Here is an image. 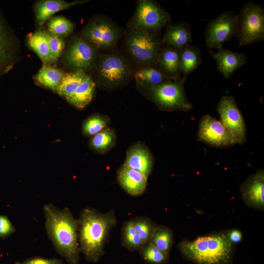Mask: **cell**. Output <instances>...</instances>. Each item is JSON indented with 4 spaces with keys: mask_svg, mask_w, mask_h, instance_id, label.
Masks as SVG:
<instances>
[{
    "mask_svg": "<svg viewBox=\"0 0 264 264\" xmlns=\"http://www.w3.org/2000/svg\"><path fill=\"white\" fill-rule=\"evenodd\" d=\"M198 140L216 147H230L234 138L220 121L209 114L201 118L198 134Z\"/></svg>",
    "mask_w": 264,
    "mask_h": 264,
    "instance_id": "obj_13",
    "label": "cell"
},
{
    "mask_svg": "<svg viewBox=\"0 0 264 264\" xmlns=\"http://www.w3.org/2000/svg\"><path fill=\"white\" fill-rule=\"evenodd\" d=\"M227 235L230 242L234 245L241 242L242 239V234L238 229H234L227 230Z\"/></svg>",
    "mask_w": 264,
    "mask_h": 264,
    "instance_id": "obj_37",
    "label": "cell"
},
{
    "mask_svg": "<svg viewBox=\"0 0 264 264\" xmlns=\"http://www.w3.org/2000/svg\"><path fill=\"white\" fill-rule=\"evenodd\" d=\"M47 36L52 64L58 61L65 47V41L48 31H46Z\"/></svg>",
    "mask_w": 264,
    "mask_h": 264,
    "instance_id": "obj_35",
    "label": "cell"
},
{
    "mask_svg": "<svg viewBox=\"0 0 264 264\" xmlns=\"http://www.w3.org/2000/svg\"><path fill=\"white\" fill-rule=\"evenodd\" d=\"M109 119L105 115L96 114L87 119L83 125V132L87 136L94 135L107 128Z\"/></svg>",
    "mask_w": 264,
    "mask_h": 264,
    "instance_id": "obj_33",
    "label": "cell"
},
{
    "mask_svg": "<svg viewBox=\"0 0 264 264\" xmlns=\"http://www.w3.org/2000/svg\"><path fill=\"white\" fill-rule=\"evenodd\" d=\"M192 40V33L188 24L180 22L169 26L162 41L168 46L181 49L191 43Z\"/></svg>",
    "mask_w": 264,
    "mask_h": 264,
    "instance_id": "obj_20",
    "label": "cell"
},
{
    "mask_svg": "<svg viewBox=\"0 0 264 264\" xmlns=\"http://www.w3.org/2000/svg\"><path fill=\"white\" fill-rule=\"evenodd\" d=\"M47 233L56 251L69 264L79 263V220L68 208L59 209L52 204L44 207Z\"/></svg>",
    "mask_w": 264,
    "mask_h": 264,
    "instance_id": "obj_1",
    "label": "cell"
},
{
    "mask_svg": "<svg viewBox=\"0 0 264 264\" xmlns=\"http://www.w3.org/2000/svg\"><path fill=\"white\" fill-rule=\"evenodd\" d=\"M65 72L49 65L43 64L34 76L35 81L42 86L53 91H56Z\"/></svg>",
    "mask_w": 264,
    "mask_h": 264,
    "instance_id": "obj_23",
    "label": "cell"
},
{
    "mask_svg": "<svg viewBox=\"0 0 264 264\" xmlns=\"http://www.w3.org/2000/svg\"><path fill=\"white\" fill-rule=\"evenodd\" d=\"M52 260L43 258H35L29 260L22 264H51Z\"/></svg>",
    "mask_w": 264,
    "mask_h": 264,
    "instance_id": "obj_38",
    "label": "cell"
},
{
    "mask_svg": "<svg viewBox=\"0 0 264 264\" xmlns=\"http://www.w3.org/2000/svg\"><path fill=\"white\" fill-rule=\"evenodd\" d=\"M185 80H169L157 86L144 88L149 98L160 109L187 112L193 108V106L186 96Z\"/></svg>",
    "mask_w": 264,
    "mask_h": 264,
    "instance_id": "obj_4",
    "label": "cell"
},
{
    "mask_svg": "<svg viewBox=\"0 0 264 264\" xmlns=\"http://www.w3.org/2000/svg\"><path fill=\"white\" fill-rule=\"evenodd\" d=\"M51 264H62L61 261L57 259H52Z\"/></svg>",
    "mask_w": 264,
    "mask_h": 264,
    "instance_id": "obj_39",
    "label": "cell"
},
{
    "mask_svg": "<svg viewBox=\"0 0 264 264\" xmlns=\"http://www.w3.org/2000/svg\"><path fill=\"white\" fill-rule=\"evenodd\" d=\"M241 191L242 199L246 206L257 210H264V170H259L247 178L242 184Z\"/></svg>",
    "mask_w": 264,
    "mask_h": 264,
    "instance_id": "obj_14",
    "label": "cell"
},
{
    "mask_svg": "<svg viewBox=\"0 0 264 264\" xmlns=\"http://www.w3.org/2000/svg\"><path fill=\"white\" fill-rule=\"evenodd\" d=\"M0 20V74L9 66L12 57V41Z\"/></svg>",
    "mask_w": 264,
    "mask_h": 264,
    "instance_id": "obj_29",
    "label": "cell"
},
{
    "mask_svg": "<svg viewBox=\"0 0 264 264\" xmlns=\"http://www.w3.org/2000/svg\"><path fill=\"white\" fill-rule=\"evenodd\" d=\"M88 0H76L68 2L62 0H43L37 1L35 5L36 22L39 26L43 25L51 17L59 11L76 5L83 4Z\"/></svg>",
    "mask_w": 264,
    "mask_h": 264,
    "instance_id": "obj_19",
    "label": "cell"
},
{
    "mask_svg": "<svg viewBox=\"0 0 264 264\" xmlns=\"http://www.w3.org/2000/svg\"><path fill=\"white\" fill-rule=\"evenodd\" d=\"M177 247L183 257L195 264H232L234 244L227 230L213 232L190 241L183 239Z\"/></svg>",
    "mask_w": 264,
    "mask_h": 264,
    "instance_id": "obj_3",
    "label": "cell"
},
{
    "mask_svg": "<svg viewBox=\"0 0 264 264\" xmlns=\"http://www.w3.org/2000/svg\"><path fill=\"white\" fill-rule=\"evenodd\" d=\"M82 35L83 38L96 48L107 49L115 46L120 38V31L109 20L97 18L88 23L83 29Z\"/></svg>",
    "mask_w": 264,
    "mask_h": 264,
    "instance_id": "obj_11",
    "label": "cell"
},
{
    "mask_svg": "<svg viewBox=\"0 0 264 264\" xmlns=\"http://www.w3.org/2000/svg\"><path fill=\"white\" fill-rule=\"evenodd\" d=\"M132 221L134 229L144 244L149 243L157 227L156 224L144 217H138Z\"/></svg>",
    "mask_w": 264,
    "mask_h": 264,
    "instance_id": "obj_32",
    "label": "cell"
},
{
    "mask_svg": "<svg viewBox=\"0 0 264 264\" xmlns=\"http://www.w3.org/2000/svg\"><path fill=\"white\" fill-rule=\"evenodd\" d=\"M122 243L131 251L140 250L144 245L136 232L132 220L125 223L122 230Z\"/></svg>",
    "mask_w": 264,
    "mask_h": 264,
    "instance_id": "obj_30",
    "label": "cell"
},
{
    "mask_svg": "<svg viewBox=\"0 0 264 264\" xmlns=\"http://www.w3.org/2000/svg\"><path fill=\"white\" fill-rule=\"evenodd\" d=\"M237 37L240 45H247L264 39V10L257 3L249 2L238 15Z\"/></svg>",
    "mask_w": 264,
    "mask_h": 264,
    "instance_id": "obj_6",
    "label": "cell"
},
{
    "mask_svg": "<svg viewBox=\"0 0 264 264\" xmlns=\"http://www.w3.org/2000/svg\"><path fill=\"white\" fill-rule=\"evenodd\" d=\"M116 142L114 131L106 128L93 135L90 141V146L97 153L103 154L110 151Z\"/></svg>",
    "mask_w": 264,
    "mask_h": 264,
    "instance_id": "obj_26",
    "label": "cell"
},
{
    "mask_svg": "<svg viewBox=\"0 0 264 264\" xmlns=\"http://www.w3.org/2000/svg\"><path fill=\"white\" fill-rule=\"evenodd\" d=\"M169 20V14L157 2L141 0L137 3L130 23L132 29H142L154 32L161 29Z\"/></svg>",
    "mask_w": 264,
    "mask_h": 264,
    "instance_id": "obj_10",
    "label": "cell"
},
{
    "mask_svg": "<svg viewBox=\"0 0 264 264\" xmlns=\"http://www.w3.org/2000/svg\"><path fill=\"white\" fill-rule=\"evenodd\" d=\"M79 222L80 250L87 261L96 263L103 255L109 234L116 223L114 212L102 213L86 208L82 211Z\"/></svg>",
    "mask_w": 264,
    "mask_h": 264,
    "instance_id": "obj_2",
    "label": "cell"
},
{
    "mask_svg": "<svg viewBox=\"0 0 264 264\" xmlns=\"http://www.w3.org/2000/svg\"><path fill=\"white\" fill-rule=\"evenodd\" d=\"M95 90L93 81L86 74L76 90L66 99L69 104L78 109H82L91 101Z\"/></svg>",
    "mask_w": 264,
    "mask_h": 264,
    "instance_id": "obj_21",
    "label": "cell"
},
{
    "mask_svg": "<svg viewBox=\"0 0 264 264\" xmlns=\"http://www.w3.org/2000/svg\"><path fill=\"white\" fill-rule=\"evenodd\" d=\"M97 48L83 38L74 37L64 52L65 65L73 71L89 70L94 66Z\"/></svg>",
    "mask_w": 264,
    "mask_h": 264,
    "instance_id": "obj_8",
    "label": "cell"
},
{
    "mask_svg": "<svg viewBox=\"0 0 264 264\" xmlns=\"http://www.w3.org/2000/svg\"><path fill=\"white\" fill-rule=\"evenodd\" d=\"M149 242L162 251L169 254L174 243L172 231L167 226H157Z\"/></svg>",
    "mask_w": 264,
    "mask_h": 264,
    "instance_id": "obj_28",
    "label": "cell"
},
{
    "mask_svg": "<svg viewBox=\"0 0 264 264\" xmlns=\"http://www.w3.org/2000/svg\"><path fill=\"white\" fill-rule=\"evenodd\" d=\"M15 264H21V263H16Z\"/></svg>",
    "mask_w": 264,
    "mask_h": 264,
    "instance_id": "obj_40",
    "label": "cell"
},
{
    "mask_svg": "<svg viewBox=\"0 0 264 264\" xmlns=\"http://www.w3.org/2000/svg\"><path fill=\"white\" fill-rule=\"evenodd\" d=\"M86 74L83 71L65 73L56 91L66 98L70 96L76 90Z\"/></svg>",
    "mask_w": 264,
    "mask_h": 264,
    "instance_id": "obj_27",
    "label": "cell"
},
{
    "mask_svg": "<svg viewBox=\"0 0 264 264\" xmlns=\"http://www.w3.org/2000/svg\"><path fill=\"white\" fill-rule=\"evenodd\" d=\"M201 62L200 51L198 47L188 44L181 48L180 63L183 78L185 79L200 65Z\"/></svg>",
    "mask_w": 264,
    "mask_h": 264,
    "instance_id": "obj_24",
    "label": "cell"
},
{
    "mask_svg": "<svg viewBox=\"0 0 264 264\" xmlns=\"http://www.w3.org/2000/svg\"><path fill=\"white\" fill-rule=\"evenodd\" d=\"M140 253L146 262L154 264H162L168 259V254L165 253L149 242L139 250Z\"/></svg>",
    "mask_w": 264,
    "mask_h": 264,
    "instance_id": "obj_34",
    "label": "cell"
},
{
    "mask_svg": "<svg viewBox=\"0 0 264 264\" xmlns=\"http://www.w3.org/2000/svg\"><path fill=\"white\" fill-rule=\"evenodd\" d=\"M147 177L140 172L122 165L117 172V180L122 188L133 196L142 194L147 185Z\"/></svg>",
    "mask_w": 264,
    "mask_h": 264,
    "instance_id": "obj_17",
    "label": "cell"
},
{
    "mask_svg": "<svg viewBox=\"0 0 264 264\" xmlns=\"http://www.w3.org/2000/svg\"><path fill=\"white\" fill-rule=\"evenodd\" d=\"M153 164L154 159L149 150L143 144L137 143L127 151L123 165L140 172L148 177Z\"/></svg>",
    "mask_w": 264,
    "mask_h": 264,
    "instance_id": "obj_15",
    "label": "cell"
},
{
    "mask_svg": "<svg viewBox=\"0 0 264 264\" xmlns=\"http://www.w3.org/2000/svg\"><path fill=\"white\" fill-rule=\"evenodd\" d=\"M47 31L60 37H66L74 30V25L66 18L58 16L49 19Z\"/></svg>",
    "mask_w": 264,
    "mask_h": 264,
    "instance_id": "obj_31",
    "label": "cell"
},
{
    "mask_svg": "<svg viewBox=\"0 0 264 264\" xmlns=\"http://www.w3.org/2000/svg\"><path fill=\"white\" fill-rule=\"evenodd\" d=\"M125 45L132 58L145 66L156 63L161 50L160 41L154 32L142 29H132Z\"/></svg>",
    "mask_w": 264,
    "mask_h": 264,
    "instance_id": "obj_5",
    "label": "cell"
},
{
    "mask_svg": "<svg viewBox=\"0 0 264 264\" xmlns=\"http://www.w3.org/2000/svg\"><path fill=\"white\" fill-rule=\"evenodd\" d=\"M134 78L137 83L143 87L155 86L171 80L159 69L153 66L140 68L135 73Z\"/></svg>",
    "mask_w": 264,
    "mask_h": 264,
    "instance_id": "obj_25",
    "label": "cell"
},
{
    "mask_svg": "<svg viewBox=\"0 0 264 264\" xmlns=\"http://www.w3.org/2000/svg\"><path fill=\"white\" fill-rule=\"evenodd\" d=\"M180 49L168 46L161 50L157 60L159 69L171 80H180Z\"/></svg>",
    "mask_w": 264,
    "mask_h": 264,
    "instance_id": "obj_18",
    "label": "cell"
},
{
    "mask_svg": "<svg viewBox=\"0 0 264 264\" xmlns=\"http://www.w3.org/2000/svg\"><path fill=\"white\" fill-rule=\"evenodd\" d=\"M211 55L217 64V69L226 79L230 78L235 71L247 63L243 53H237L222 47Z\"/></svg>",
    "mask_w": 264,
    "mask_h": 264,
    "instance_id": "obj_16",
    "label": "cell"
},
{
    "mask_svg": "<svg viewBox=\"0 0 264 264\" xmlns=\"http://www.w3.org/2000/svg\"><path fill=\"white\" fill-rule=\"evenodd\" d=\"M13 231V227L8 218L0 215V236H5Z\"/></svg>",
    "mask_w": 264,
    "mask_h": 264,
    "instance_id": "obj_36",
    "label": "cell"
},
{
    "mask_svg": "<svg viewBox=\"0 0 264 264\" xmlns=\"http://www.w3.org/2000/svg\"><path fill=\"white\" fill-rule=\"evenodd\" d=\"M29 47L34 51L43 64H52L46 31L39 30L31 34L27 39Z\"/></svg>",
    "mask_w": 264,
    "mask_h": 264,
    "instance_id": "obj_22",
    "label": "cell"
},
{
    "mask_svg": "<svg viewBox=\"0 0 264 264\" xmlns=\"http://www.w3.org/2000/svg\"><path fill=\"white\" fill-rule=\"evenodd\" d=\"M217 111L220 121L237 144L243 143L246 139V128L242 115L235 99L223 96L218 103Z\"/></svg>",
    "mask_w": 264,
    "mask_h": 264,
    "instance_id": "obj_12",
    "label": "cell"
},
{
    "mask_svg": "<svg viewBox=\"0 0 264 264\" xmlns=\"http://www.w3.org/2000/svg\"><path fill=\"white\" fill-rule=\"evenodd\" d=\"M238 15L227 11L219 15L208 23L205 32L207 46L209 49H219L222 44L233 37L238 32Z\"/></svg>",
    "mask_w": 264,
    "mask_h": 264,
    "instance_id": "obj_9",
    "label": "cell"
},
{
    "mask_svg": "<svg viewBox=\"0 0 264 264\" xmlns=\"http://www.w3.org/2000/svg\"><path fill=\"white\" fill-rule=\"evenodd\" d=\"M131 73L128 61L116 54L101 55L97 64L99 80L104 86L114 87L127 80Z\"/></svg>",
    "mask_w": 264,
    "mask_h": 264,
    "instance_id": "obj_7",
    "label": "cell"
}]
</instances>
